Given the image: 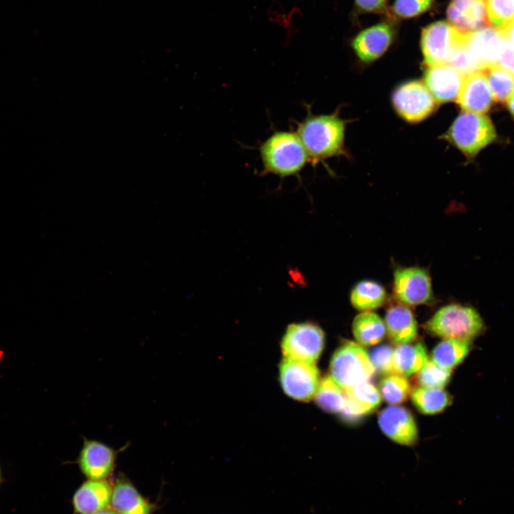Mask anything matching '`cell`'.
Here are the masks:
<instances>
[{
  "label": "cell",
  "mask_w": 514,
  "mask_h": 514,
  "mask_svg": "<svg viewBox=\"0 0 514 514\" xmlns=\"http://www.w3.org/2000/svg\"><path fill=\"white\" fill-rule=\"evenodd\" d=\"M307 114L296 121V133L308 156V162H318L343 152L345 122L337 112L328 115L313 114L307 106Z\"/></svg>",
  "instance_id": "obj_1"
},
{
  "label": "cell",
  "mask_w": 514,
  "mask_h": 514,
  "mask_svg": "<svg viewBox=\"0 0 514 514\" xmlns=\"http://www.w3.org/2000/svg\"><path fill=\"white\" fill-rule=\"evenodd\" d=\"M261 175L281 178L298 175L308 162L306 151L296 132L273 131L259 146Z\"/></svg>",
  "instance_id": "obj_2"
},
{
  "label": "cell",
  "mask_w": 514,
  "mask_h": 514,
  "mask_svg": "<svg viewBox=\"0 0 514 514\" xmlns=\"http://www.w3.org/2000/svg\"><path fill=\"white\" fill-rule=\"evenodd\" d=\"M432 336L470 342L485 330L478 312L470 306L451 303L440 308L423 326Z\"/></svg>",
  "instance_id": "obj_3"
},
{
  "label": "cell",
  "mask_w": 514,
  "mask_h": 514,
  "mask_svg": "<svg viewBox=\"0 0 514 514\" xmlns=\"http://www.w3.org/2000/svg\"><path fill=\"white\" fill-rule=\"evenodd\" d=\"M329 370L331 378L343 390L368 381L376 371L366 350L360 344L349 341L343 343L335 351Z\"/></svg>",
  "instance_id": "obj_4"
},
{
  "label": "cell",
  "mask_w": 514,
  "mask_h": 514,
  "mask_svg": "<svg viewBox=\"0 0 514 514\" xmlns=\"http://www.w3.org/2000/svg\"><path fill=\"white\" fill-rule=\"evenodd\" d=\"M495 138V127L488 116L466 111L459 114L445 134V138L468 157Z\"/></svg>",
  "instance_id": "obj_5"
},
{
  "label": "cell",
  "mask_w": 514,
  "mask_h": 514,
  "mask_svg": "<svg viewBox=\"0 0 514 514\" xmlns=\"http://www.w3.org/2000/svg\"><path fill=\"white\" fill-rule=\"evenodd\" d=\"M468 34L463 33L445 21H438L425 27L420 46L427 66L448 64L454 54L466 41Z\"/></svg>",
  "instance_id": "obj_6"
},
{
  "label": "cell",
  "mask_w": 514,
  "mask_h": 514,
  "mask_svg": "<svg viewBox=\"0 0 514 514\" xmlns=\"http://www.w3.org/2000/svg\"><path fill=\"white\" fill-rule=\"evenodd\" d=\"M325 343V333L311 321L288 325L281 347L285 358L314 363L319 358Z\"/></svg>",
  "instance_id": "obj_7"
},
{
  "label": "cell",
  "mask_w": 514,
  "mask_h": 514,
  "mask_svg": "<svg viewBox=\"0 0 514 514\" xmlns=\"http://www.w3.org/2000/svg\"><path fill=\"white\" fill-rule=\"evenodd\" d=\"M392 102L396 112L405 121H420L437 108V101L425 84L419 81H410L398 86Z\"/></svg>",
  "instance_id": "obj_8"
},
{
  "label": "cell",
  "mask_w": 514,
  "mask_h": 514,
  "mask_svg": "<svg viewBox=\"0 0 514 514\" xmlns=\"http://www.w3.org/2000/svg\"><path fill=\"white\" fill-rule=\"evenodd\" d=\"M279 377L284 393L300 401L312 399L320 383L319 372L314 363L288 358L280 364Z\"/></svg>",
  "instance_id": "obj_9"
},
{
  "label": "cell",
  "mask_w": 514,
  "mask_h": 514,
  "mask_svg": "<svg viewBox=\"0 0 514 514\" xmlns=\"http://www.w3.org/2000/svg\"><path fill=\"white\" fill-rule=\"evenodd\" d=\"M393 293L405 306L428 305L434 300L431 278L423 268L400 267L394 272Z\"/></svg>",
  "instance_id": "obj_10"
},
{
  "label": "cell",
  "mask_w": 514,
  "mask_h": 514,
  "mask_svg": "<svg viewBox=\"0 0 514 514\" xmlns=\"http://www.w3.org/2000/svg\"><path fill=\"white\" fill-rule=\"evenodd\" d=\"M119 452L104 443L86 438L75 463L87 480H107L114 473Z\"/></svg>",
  "instance_id": "obj_11"
},
{
  "label": "cell",
  "mask_w": 514,
  "mask_h": 514,
  "mask_svg": "<svg viewBox=\"0 0 514 514\" xmlns=\"http://www.w3.org/2000/svg\"><path fill=\"white\" fill-rule=\"evenodd\" d=\"M378 424L383 433L394 442L411 446L418 440V428L410 412L403 406L392 405L378 415Z\"/></svg>",
  "instance_id": "obj_12"
},
{
  "label": "cell",
  "mask_w": 514,
  "mask_h": 514,
  "mask_svg": "<svg viewBox=\"0 0 514 514\" xmlns=\"http://www.w3.org/2000/svg\"><path fill=\"white\" fill-rule=\"evenodd\" d=\"M110 508L117 514H153L158 508L123 475L112 485Z\"/></svg>",
  "instance_id": "obj_13"
},
{
  "label": "cell",
  "mask_w": 514,
  "mask_h": 514,
  "mask_svg": "<svg viewBox=\"0 0 514 514\" xmlns=\"http://www.w3.org/2000/svg\"><path fill=\"white\" fill-rule=\"evenodd\" d=\"M504 41L497 29L485 26L469 33L465 46L479 70L482 71L498 63Z\"/></svg>",
  "instance_id": "obj_14"
},
{
  "label": "cell",
  "mask_w": 514,
  "mask_h": 514,
  "mask_svg": "<svg viewBox=\"0 0 514 514\" xmlns=\"http://www.w3.org/2000/svg\"><path fill=\"white\" fill-rule=\"evenodd\" d=\"M393 36V26L382 22L361 31L353 40L352 46L360 60L372 62L388 50Z\"/></svg>",
  "instance_id": "obj_15"
},
{
  "label": "cell",
  "mask_w": 514,
  "mask_h": 514,
  "mask_svg": "<svg viewBox=\"0 0 514 514\" xmlns=\"http://www.w3.org/2000/svg\"><path fill=\"white\" fill-rule=\"evenodd\" d=\"M446 16L449 24L465 34L489 25L485 0H452Z\"/></svg>",
  "instance_id": "obj_16"
},
{
  "label": "cell",
  "mask_w": 514,
  "mask_h": 514,
  "mask_svg": "<svg viewBox=\"0 0 514 514\" xmlns=\"http://www.w3.org/2000/svg\"><path fill=\"white\" fill-rule=\"evenodd\" d=\"M456 101L466 112L483 114L490 109L493 96L483 71L464 76Z\"/></svg>",
  "instance_id": "obj_17"
},
{
  "label": "cell",
  "mask_w": 514,
  "mask_h": 514,
  "mask_svg": "<svg viewBox=\"0 0 514 514\" xmlns=\"http://www.w3.org/2000/svg\"><path fill=\"white\" fill-rule=\"evenodd\" d=\"M112 484L106 480H87L75 491L73 514H95L110 507Z\"/></svg>",
  "instance_id": "obj_18"
},
{
  "label": "cell",
  "mask_w": 514,
  "mask_h": 514,
  "mask_svg": "<svg viewBox=\"0 0 514 514\" xmlns=\"http://www.w3.org/2000/svg\"><path fill=\"white\" fill-rule=\"evenodd\" d=\"M464 76L448 64L428 66L425 84L438 103L457 99Z\"/></svg>",
  "instance_id": "obj_19"
},
{
  "label": "cell",
  "mask_w": 514,
  "mask_h": 514,
  "mask_svg": "<svg viewBox=\"0 0 514 514\" xmlns=\"http://www.w3.org/2000/svg\"><path fill=\"white\" fill-rule=\"evenodd\" d=\"M345 392L346 403L341 413L347 421H355L373 412L381 402L378 390L368 381L358 383Z\"/></svg>",
  "instance_id": "obj_20"
},
{
  "label": "cell",
  "mask_w": 514,
  "mask_h": 514,
  "mask_svg": "<svg viewBox=\"0 0 514 514\" xmlns=\"http://www.w3.org/2000/svg\"><path fill=\"white\" fill-rule=\"evenodd\" d=\"M385 326L390 341L397 346L414 341L418 335L413 313L400 303L387 309Z\"/></svg>",
  "instance_id": "obj_21"
},
{
  "label": "cell",
  "mask_w": 514,
  "mask_h": 514,
  "mask_svg": "<svg viewBox=\"0 0 514 514\" xmlns=\"http://www.w3.org/2000/svg\"><path fill=\"white\" fill-rule=\"evenodd\" d=\"M428 361L426 348L422 341L398 345L394 350L393 364L395 373L404 377L418 373Z\"/></svg>",
  "instance_id": "obj_22"
},
{
  "label": "cell",
  "mask_w": 514,
  "mask_h": 514,
  "mask_svg": "<svg viewBox=\"0 0 514 514\" xmlns=\"http://www.w3.org/2000/svg\"><path fill=\"white\" fill-rule=\"evenodd\" d=\"M352 331L358 344L366 346L381 341L386 333L385 323L371 311H363L355 317Z\"/></svg>",
  "instance_id": "obj_23"
},
{
  "label": "cell",
  "mask_w": 514,
  "mask_h": 514,
  "mask_svg": "<svg viewBox=\"0 0 514 514\" xmlns=\"http://www.w3.org/2000/svg\"><path fill=\"white\" fill-rule=\"evenodd\" d=\"M386 298L387 293L384 287L376 281L368 280L356 283L350 296L352 306L363 312L382 306Z\"/></svg>",
  "instance_id": "obj_24"
},
{
  "label": "cell",
  "mask_w": 514,
  "mask_h": 514,
  "mask_svg": "<svg viewBox=\"0 0 514 514\" xmlns=\"http://www.w3.org/2000/svg\"><path fill=\"white\" fill-rule=\"evenodd\" d=\"M470 342L444 339L434 348L432 361L443 368L450 371L460 364L470 350Z\"/></svg>",
  "instance_id": "obj_25"
},
{
  "label": "cell",
  "mask_w": 514,
  "mask_h": 514,
  "mask_svg": "<svg viewBox=\"0 0 514 514\" xmlns=\"http://www.w3.org/2000/svg\"><path fill=\"white\" fill-rule=\"evenodd\" d=\"M415 407L424 414H435L442 412L450 405L452 398L443 388L420 387L410 393Z\"/></svg>",
  "instance_id": "obj_26"
},
{
  "label": "cell",
  "mask_w": 514,
  "mask_h": 514,
  "mask_svg": "<svg viewBox=\"0 0 514 514\" xmlns=\"http://www.w3.org/2000/svg\"><path fill=\"white\" fill-rule=\"evenodd\" d=\"M482 71L493 99L499 103L506 102L514 91V75L498 64L490 65Z\"/></svg>",
  "instance_id": "obj_27"
},
{
  "label": "cell",
  "mask_w": 514,
  "mask_h": 514,
  "mask_svg": "<svg viewBox=\"0 0 514 514\" xmlns=\"http://www.w3.org/2000/svg\"><path fill=\"white\" fill-rule=\"evenodd\" d=\"M314 397L318 405L329 413H341L345 406V390L335 383L330 376L320 381Z\"/></svg>",
  "instance_id": "obj_28"
},
{
  "label": "cell",
  "mask_w": 514,
  "mask_h": 514,
  "mask_svg": "<svg viewBox=\"0 0 514 514\" xmlns=\"http://www.w3.org/2000/svg\"><path fill=\"white\" fill-rule=\"evenodd\" d=\"M379 390L381 396L386 402L397 405L408 399L411 393V387L405 377L393 373L381 381Z\"/></svg>",
  "instance_id": "obj_29"
},
{
  "label": "cell",
  "mask_w": 514,
  "mask_h": 514,
  "mask_svg": "<svg viewBox=\"0 0 514 514\" xmlns=\"http://www.w3.org/2000/svg\"><path fill=\"white\" fill-rule=\"evenodd\" d=\"M450 371L428 360L418 372L416 378L421 387L443 388L450 381Z\"/></svg>",
  "instance_id": "obj_30"
},
{
  "label": "cell",
  "mask_w": 514,
  "mask_h": 514,
  "mask_svg": "<svg viewBox=\"0 0 514 514\" xmlns=\"http://www.w3.org/2000/svg\"><path fill=\"white\" fill-rule=\"evenodd\" d=\"M489 22L499 29L514 19V0H485Z\"/></svg>",
  "instance_id": "obj_31"
},
{
  "label": "cell",
  "mask_w": 514,
  "mask_h": 514,
  "mask_svg": "<svg viewBox=\"0 0 514 514\" xmlns=\"http://www.w3.org/2000/svg\"><path fill=\"white\" fill-rule=\"evenodd\" d=\"M393 353V347L387 344H382L372 349L368 356L375 371L386 376L395 373Z\"/></svg>",
  "instance_id": "obj_32"
},
{
  "label": "cell",
  "mask_w": 514,
  "mask_h": 514,
  "mask_svg": "<svg viewBox=\"0 0 514 514\" xmlns=\"http://www.w3.org/2000/svg\"><path fill=\"white\" fill-rule=\"evenodd\" d=\"M433 3V0H395L393 12L399 18H412L428 10Z\"/></svg>",
  "instance_id": "obj_33"
},
{
  "label": "cell",
  "mask_w": 514,
  "mask_h": 514,
  "mask_svg": "<svg viewBox=\"0 0 514 514\" xmlns=\"http://www.w3.org/2000/svg\"><path fill=\"white\" fill-rule=\"evenodd\" d=\"M514 75V44L504 41L498 63Z\"/></svg>",
  "instance_id": "obj_34"
},
{
  "label": "cell",
  "mask_w": 514,
  "mask_h": 514,
  "mask_svg": "<svg viewBox=\"0 0 514 514\" xmlns=\"http://www.w3.org/2000/svg\"><path fill=\"white\" fill-rule=\"evenodd\" d=\"M358 9L366 12L381 11L386 5V0H355Z\"/></svg>",
  "instance_id": "obj_35"
},
{
  "label": "cell",
  "mask_w": 514,
  "mask_h": 514,
  "mask_svg": "<svg viewBox=\"0 0 514 514\" xmlns=\"http://www.w3.org/2000/svg\"><path fill=\"white\" fill-rule=\"evenodd\" d=\"M498 30L504 40L514 44V19Z\"/></svg>",
  "instance_id": "obj_36"
},
{
  "label": "cell",
  "mask_w": 514,
  "mask_h": 514,
  "mask_svg": "<svg viewBox=\"0 0 514 514\" xmlns=\"http://www.w3.org/2000/svg\"><path fill=\"white\" fill-rule=\"evenodd\" d=\"M507 101L509 111L510 112L511 115L514 119V91H513Z\"/></svg>",
  "instance_id": "obj_37"
},
{
  "label": "cell",
  "mask_w": 514,
  "mask_h": 514,
  "mask_svg": "<svg viewBox=\"0 0 514 514\" xmlns=\"http://www.w3.org/2000/svg\"><path fill=\"white\" fill-rule=\"evenodd\" d=\"M95 514H117L114 510H112L111 508L104 510L102 511H100L99 513H96Z\"/></svg>",
  "instance_id": "obj_38"
},
{
  "label": "cell",
  "mask_w": 514,
  "mask_h": 514,
  "mask_svg": "<svg viewBox=\"0 0 514 514\" xmlns=\"http://www.w3.org/2000/svg\"><path fill=\"white\" fill-rule=\"evenodd\" d=\"M2 480H3L2 473H1V468H0V485L1 484Z\"/></svg>",
  "instance_id": "obj_39"
}]
</instances>
